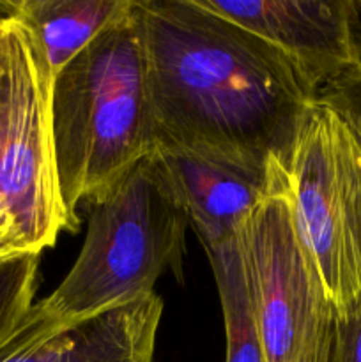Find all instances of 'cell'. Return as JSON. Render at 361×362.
Masks as SVG:
<instances>
[{
	"mask_svg": "<svg viewBox=\"0 0 361 362\" xmlns=\"http://www.w3.org/2000/svg\"><path fill=\"white\" fill-rule=\"evenodd\" d=\"M158 147L287 177L319 90L280 49L200 0H134Z\"/></svg>",
	"mask_w": 361,
	"mask_h": 362,
	"instance_id": "obj_1",
	"label": "cell"
},
{
	"mask_svg": "<svg viewBox=\"0 0 361 362\" xmlns=\"http://www.w3.org/2000/svg\"><path fill=\"white\" fill-rule=\"evenodd\" d=\"M50 129L64 209L108 194L158 147L134 0L50 83Z\"/></svg>",
	"mask_w": 361,
	"mask_h": 362,
	"instance_id": "obj_2",
	"label": "cell"
},
{
	"mask_svg": "<svg viewBox=\"0 0 361 362\" xmlns=\"http://www.w3.org/2000/svg\"><path fill=\"white\" fill-rule=\"evenodd\" d=\"M188 225L152 152L88 205L80 255L42 306L59 320L74 322L145 299L166 272L183 279Z\"/></svg>",
	"mask_w": 361,
	"mask_h": 362,
	"instance_id": "obj_3",
	"label": "cell"
},
{
	"mask_svg": "<svg viewBox=\"0 0 361 362\" xmlns=\"http://www.w3.org/2000/svg\"><path fill=\"white\" fill-rule=\"evenodd\" d=\"M289 198L297 233L336 318L361 304V140L315 99L290 156Z\"/></svg>",
	"mask_w": 361,
	"mask_h": 362,
	"instance_id": "obj_4",
	"label": "cell"
},
{
	"mask_svg": "<svg viewBox=\"0 0 361 362\" xmlns=\"http://www.w3.org/2000/svg\"><path fill=\"white\" fill-rule=\"evenodd\" d=\"M237 244L262 362H333L336 315L297 233L289 184L248 216Z\"/></svg>",
	"mask_w": 361,
	"mask_h": 362,
	"instance_id": "obj_5",
	"label": "cell"
},
{
	"mask_svg": "<svg viewBox=\"0 0 361 362\" xmlns=\"http://www.w3.org/2000/svg\"><path fill=\"white\" fill-rule=\"evenodd\" d=\"M283 53L319 92L361 66L356 0H200Z\"/></svg>",
	"mask_w": 361,
	"mask_h": 362,
	"instance_id": "obj_6",
	"label": "cell"
},
{
	"mask_svg": "<svg viewBox=\"0 0 361 362\" xmlns=\"http://www.w3.org/2000/svg\"><path fill=\"white\" fill-rule=\"evenodd\" d=\"M161 315L156 293L74 322L39 300L0 343V362H154Z\"/></svg>",
	"mask_w": 361,
	"mask_h": 362,
	"instance_id": "obj_7",
	"label": "cell"
},
{
	"mask_svg": "<svg viewBox=\"0 0 361 362\" xmlns=\"http://www.w3.org/2000/svg\"><path fill=\"white\" fill-rule=\"evenodd\" d=\"M154 156L205 250L232 243L248 216L289 184L287 177H265L186 152L156 148Z\"/></svg>",
	"mask_w": 361,
	"mask_h": 362,
	"instance_id": "obj_8",
	"label": "cell"
},
{
	"mask_svg": "<svg viewBox=\"0 0 361 362\" xmlns=\"http://www.w3.org/2000/svg\"><path fill=\"white\" fill-rule=\"evenodd\" d=\"M133 0H6V14L34 39L52 83L81 49L122 16Z\"/></svg>",
	"mask_w": 361,
	"mask_h": 362,
	"instance_id": "obj_9",
	"label": "cell"
},
{
	"mask_svg": "<svg viewBox=\"0 0 361 362\" xmlns=\"http://www.w3.org/2000/svg\"><path fill=\"white\" fill-rule=\"evenodd\" d=\"M205 253L211 262L212 274L218 286L223 322H225V362H262L253 311H251L246 269H244L237 237L232 243L209 247Z\"/></svg>",
	"mask_w": 361,
	"mask_h": 362,
	"instance_id": "obj_10",
	"label": "cell"
},
{
	"mask_svg": "<svg viewBox=\"0 0 361 362\" xmlns=\"http://www.w3.org/2000/svg\"><path fill=\"white\" fill-rule=\"evenodd\" d=\"M39 258L28 255L0 264V343L34 304Z\"/></svg>",
	"mask_w": 361,
	"mask_h": 362,
	"instance_id": "obj_11",
	"label": "cell"
},
{
	"mask_svg": "<svg viewBox=\"0 0 361 362\" xmlns=\"http://www.w3.org/2000/svg\"><path fill=\"white\" fill-rule=\"evenodd\" d=\"M319 99L338 112L361 140V66L322 88Z\"/></svg>",
	"mask_w": 361,
	"mask_h": 362,
	"instance_id": "obj_12",
	"label": "cell"
},
{
	"mask_svg": "<svg viewBox=\"0 0 361 362\" xmlns=\"http://www.w3.org/2000/svg\"><path fill=\"white\" fill-rule=\"evenodd\" d=\"M333 362H361V304L345 318H336Z\"/></svg>",
	"mask_w": 361,
	"mask_h": 362,
	"instance_id": "obj_13",
	"label": "cell"
},
{
	"mask_svg": "<svg viewBox=\"0 0 361 362\" xmlns=\"http://www.w3.org/2000/svg\"><path fill=\"white\" fill-rule=\"evenodd\" d=\"M25 257L20 251L18 244L14 243V239L11 237V233L0 225V264L7 260H14V258Z\"/></svg>",
	"mask_w": 361,
	"mask_h": 362,
	"instance_id": "obj_14",
	"label": "cell"
},
{
	"mask_svg": "<svg viewBox=\"0 0 361 362\" xmlns=\"http://www.w3.org/2000/svg\"><path fill=\"white\" fill-rule=\"evenodd\" d=\"M9 28H11V18H0V76H2L4 62H6L7 53V41H9Z\"/></svg>",
	"mask_w": 361,
	"mask_h": 362,
	"instance_id": "obj_15",
	"label": "cell"
},
{
	"mask_svg": "<svg viewBox=\"0 0 361 362\" xmlns=\"http://www.w3.org/2000/svg\"><path fill=\"white\" fill-rule=\"evenodd\" d=\"M6 0L4 2H0V18H6Z\"/></svg>",
	"mask_w": 361,
	"mask_h": 362,
	"instance_id": "obj_16",
	"label": "cell"
},
{
	"mask_svg": "<svg viewBox=\"0 0 361 362\" xmlns=\"http://www.w3.org/2000/svg\"><path fill=\"white\" fill-rule=\"evenodd\" d=\"M356 11H357V18H360V25H361V0H356Z\"/></svg>",
	"mask_w": 361,
	"mask_h": 362,
	"instance_id": "obj_17",
	"label": "cell"
}]
</instances>
